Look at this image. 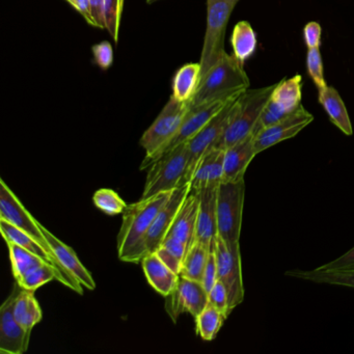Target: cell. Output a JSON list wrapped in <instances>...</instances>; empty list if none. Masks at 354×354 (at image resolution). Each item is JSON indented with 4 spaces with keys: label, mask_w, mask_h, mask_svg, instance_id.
<instances>
[{
    "label": "cell",
    "mask_w": 354,
    "mask_h": 354,
    "mask_svg": "<svg viewBox=\"0 0 354 354\" xmlns=\"http://www.w3.org/2000/svg\"><path fill=\"white\" fill-rule=\"evenodd\" d=\"M231 44L234 57L242 65L254 55L258 40L256 32L250 22L243 20L236 24L231 37Z\"/></svg>",
    "instance_id": "484cf974"
},
{
    "label": "cell",
    "mask_w": 354,
    "mask_h": 354,
    "mask_svg": "<svg viewBox=\"0 0 354 354\" xmlns=\"http://www.w3.org/2000/svg\"><path fill=\"white\" fill-rule=\"evenodd\" d=\"M190 192V183L178 186L171 192L169 201L160 209L146 237L147 254L155 252L169 234L178 211Z\"/></svg>",
    "instance_id": "5bb4252c"
},
{
    "label": "cell",
    "mask_w": 354,
    "mask_h": 354,
    "mask_svg": "<svg viewBox=\"0 0 354 354\" xmlns=\"http://www.w3.org/2000/svg\"><path fill=\"white\" fill-rule=\"evenodd\" d=\"M237 3L207 0V24L201 55V78L206 75L225 55V30Z\"/></svg>",
    "instance_id": "8992f818"
},
{
    "label": "cell",
    "mask_w": 354,
    "mask_h": 354,
    "mask_svg": "<svg viewBox=\"0 0 354 354\" xmlns=\"http://www.w3.org/2000/svg\"><path fill=\"white\" fill-rule=\"evenodd\" d=\"M302 77L301 75L291 78H283L277 84L270 99L273 102L283 107L288 113H293L301 105Z\"/></svg>",
    "instance_id": "d4e9b609"
},
{
    "label": "cell",
    "mask_w": 354,
    "mask_h": 354,
    "mask_svg": "<svg viewBox=\"0 0 354 354\" xmlns=\"http://www.w3.org/2000/svg\"><path fill=\"white\" fill-rule=\"evenodd\" d=\"M187 250V246L181 240L173 236H167L156 252L171 270L179 274Z\"/></svg>",
    "instance_id": "1f68e13d"
},
{
    "label": "cell",
    "mask_w": 354,
    "mask_h": 354,
    "mask_svg": "<svg viewBox=\"0 0 354 354\" xmlns=\"http://www.w3.org/2000/svg\"><path fill=\"white\" fill-rule=\"evenodd\" d=\"M289 115L290 113L287 111H285L283 107L279 106L277 103L273 102L270 99L265 106L262 115H261L260 122L258 124L259 130L261 128L273 125V124L277 123V122L281 121Z\"/></svg>",
    "instance_id": "8d00e7d4"
},
{
    "label": "cell",
    "mask_w": 354,
    "mask_h": 354,
    "mask_svg": "<svg viewBox=\"0 0 354 354\" xmlns=\"http://www.w3.org/2000/svg\"><path fill=\"white\" fill-rule=\"evenodd\" d=\"M243 67L234 55L225 53L221 61L201 78L190 107L229 100L248 90L250 78Z\"/></svg>",
    "instance_id": "7a4b0ae2"
},
{
    "label": "cell",
    "mask_w": 354,
    "mask_h": 354,
    "mask_svg": "<svg viewBox=\"0 0 354 354\" xmlns=\"http://www.w3.org/2000/svg\"><path fill=\"white\" fill-rule=\"evenodd\" d=\"M201 80L200 63L186 64L178 70L174 76L171 91L173 97L176 100L182 103H190Z\"/></svg>",
    "instance_id": "603a6c76"
},
{
    "label": "cell",
    "mask_w": 354,
    "mask_h": 354,
    "mask_svg": "<svg viewBox=\"0 0 354 354\" xmlns=\"http://www.w3.org/2000/svg\"><path fill=\"white\" fill-rule=\"evenodd\" d=\"M225 320L227 317L223 313L208 304L196 318V333L204 341H212Z\"/></svg>",
    "instance_id": "4dcf8cb0"
},
{
    "label": "cell",
    "mask_w": 354,
    "mask_h": 354,
    "mask_svg": "<svg viewBox=\"0 0 354 354\" xmlns=\"http://www.w3.org/2000/svg\"><path fill=\"white\" fill-rule=\"evenodd\" d=\"M257 155L258 153L254 147V132L237 144L225 149L223 153V182L243 180L248 165Z\"/></svg>",
    "instance_id": "ac0fdd59"
},
{
    "label": "cell",
    "mask_w": 354,
    "mask_h": 354,
    "mask_svg": "<svg viewBox=\"0 0 354 354\" xmlns=\"http://www.w3.org/2000/svg\"><path fill=\"white\" fill-rule=\"evenodd\" d=\"M171 192H162L128 205L117 237L119 259L126 263H140L147 254L146 237L157 213L169 201Z\"/></svg>",
    "instance_id": "6da1fadb"
},
{
    "label": "cell",
    "mask_w": 354,
    "mask_h": 354,
    "mask_svg": "<svg viewBox=\"0 0 354 354\" xmlns=\"http://www.w3.org/2000/svg\"><path fill=\"white\" fill-rule=\"evenodd\" d=\"M67 3H69L90 26L97 28L94 16H93L90 0H67Z\"/></svg>",
    "instance_id": "b9f144b4"
},
{
    "label": "cell",
    "mask_w": 354,
    "mask_h": 354,
    "mask_svg": "<svg viewBox=\"0 0 354 354\" xmlns=\"http://www.w3.org/2000/svg\"><path fill=\"white\" fill-rule=\"evenodd\" d=\"M165 298V310L174 322H177L182 313H188L196 318L208 304V292L203 283L182 277L174 291Z\"/></svg>",
    "instance_id": "7c38bea8"
},
{
    "label": "cell",
    "mask_w": 354,
    "mask_h": 354,
    "mask_svg": "<svg viewBox=\"0 0 354 354\" xmlns=\"http://www.w3.org/2000/svg\"><path fill=\"white\" fill-rule=\"evenodd\" d=\"M188 165L189 150L187 142L159 157L149 167L142 200L162 192H171L178 186L187 183Z\"/></svg>",
    "instance_id": "5b68a950"
},
{
    "label": "cell",
    "mask_w": 354,
    "mask_h": 354,
    "mask_svg": "<svg viewBox=\"0 0 354 354\" xmlns=\"http://www.w3.org/2000/svg\"><path fill=\"white\" fill-rule=\"evenodd\" d=\"M208 304L223 313L227 318L231 314L229 294L221 281H217L212 289L208 292Z\"/></svg>",
    "instance_id": "d590c367"
},
{
    "label": "cell",
    "mask_w": 354,
    "mask_h": 354,
    "mask_svg": "<svg viewBox=\"0 0 354 354\" xmlns=\"http://www.w3.org/2000/svg\"><path fill=\"white\" fill-rule=\"evenodd\" d=\"M314 121V115L304 105L273 125L261 128L254 132V147L258 154L263 151L297 136L306 126Z\"/></svg>",
    "instance_id": "4fadbf2b"
},
{
    "label": "cell",
    "mask_w": 354,
    "mask_h": 354,
    "mask_svg": "<svg viewBox=\"0 0 354 354\" xmlns=\"http://www.w3.org/2000/svg\"><path fill=\"white\" fill-rule=\"evenodd\" d=\"M231 99H229V100L214 101V102L206 103V104H202L200 106L190 107L187 115L184 118L183 123H182L181 128H180L177 136H175V138L171 140V144L165 149V151L161 153L159 157L173 150L176 147L189 142L194 136H196L227 105V103Z\"/></svg>",
    "instance_id": "2e32d148"
},
{
    "label": "cell",
    "mask_w": 354,
    "mask_h": 354,
    "mask_svg": "<svg viewBox=\"0 0 354 354\" xmlns=\"http://www.w3.org/2000/svg\"><path fill=\"white\" fill-rule=\"evenodd\" d=\"M189 109L190 103L179 102L173 97L169 98V102L163 107L158 117L140 138V146L146 152V156L140 165V169H149L171 144L179 132Z\"/></svg>",
    "instance_id": "277c9868"
},
{
    "label": "cell",
    "mask_w": 354,
    "mask_h": 354,
    "mask_svg": "<svg viewBox=\"0 0 354 354\" xmlns=\"http://www.w3.org/2000/svg\"><path fill=\"white\" fill-rule=\"evenodd\" d=\"M125 0H103L105 30L115 43L119 42L120 26Z\"/></svg>",
    "instance_id": "836d02e7"
},
{
    "label": "cell",
    "mask_w": 354,
    "mask_h": 354,
    "mask_svg": "<svg viewBox=\"0 0 354 354\" xmlns=\"http://www.w3.org/2000/svg\"><path fill=\"white\" fill-rule=\"evenodd\" d=\"M61 281L63 285L67 286L71 289L68 279L51 264H44L42 266L37 267L32 269L30 272L26 273L22 277L19 281H16L18 285L24 290H30V291H36L42 286L46 285L49 281Z\"/></svg>",
    "instance_id": "f546056e"
},
{
    "label": "cell",
    "mask_w": 354,
    "mask_h": 354,
    "mask_svg": "<svg viewBox=\"0 0 354 354\" xmlns=\"http://www.w3.org/2000/svg\"><path fill=\"white\" fill-rule=\"evenodd\" d=\"M225 1H230V3H238L240 0H225Z\"/></svg>",
    "instance_id": "f6af8a7d"
},
{
    "label": "cell",
    "mask_w": 354,
    "mask_h": 354,
    "mask_svg": "<svg viewBox=\"0 0 354 354\" xmlns=\"http://www.w3.org/2000/svg\"><path fill=\"white\" fill-rule=\"evenodd\" d=\"M92 51L98 67L102 70H109L111 67L113 63V49L111 43L106 41L98 43L92 47Z\"/></svg>",
    "instance_id": "74e56055"
},
{
    "label": "cell",
    "mask_w": 354,
    "mask_h": 354,
    "mask_svg": "<svg viewBox=\"0 0 354 354\" xmlns=\"http://www.w3.org/2000/svg\"><path fill=\"white\" fill-rule=\"evenodd\" d=\"M275 86L277 84L254 90L248 88L239 97L231 122L215 148L225 150L254 133Z\"/></svg>",
    "instance_id": "3957f363"
},
{
    "label": "cell",
    "mask_w": 354,
    "mask_h": 354,
    "mask_svg": "<svg viewBox=\"0 0 354 354\" xmlns=\"http://www.w3.org/2000/svg\"><path fill=\"white\" fill-rule=\"evenodd\" d=\"M288 277H295L304 281H313L325 285L339 286V287L353 288L354 271H325L319 269L313 270H289L286 272Z\"/></svg>",
    "instance_id": "4316f807"
},
{
    "label": "cell",
    "mask_w": 354,
    "mask_h": 354,
    "mask_svg": "<svg viewBox=\"0 0 354 354\" xmlns=\"http://www.w3.org/2000/svg\"><path fill=\"white\" fill-rule=\"evenodd\" d=\"M90 3L97 28L104 30L105 22L104 14H103V0H90Z\"/></svg>",
    "instance_id": "7bdbcfd3"
},
{
    "label": "cell",
    "mask_w": 354,
    "mask_h": 354,
    "mask_svg": "<svg viewBox=\"0 0 354 354\" xmlns=\"http://www.w3.org/2000/svg\"><path fill=\"white\" fill-rule=\"evenodd\" d=\"M7 244L8 248H9L10 259H11L12 271H13V275L16 281H19L26 273L30 272L37 267L42 266L44 264H51L48 261L28 252L26 248H21L17 244Z\"/></svg>",
    "instance_id": "f1b7e54d"
},
{
    "label": "cell",
    "mask_w": 354,
    "mask_h": 354,
    "mask_svg": "<svg viewBox=\"0 0 354 354\" xmlns=\"http://www.w3.org/2000/svg\"><path fill=\"white\" fill-rule=\"evenodd\" d=\"M157 1H160V0H147V3L152 5V3H157Z\"/></svg>",
    "instance_id": "ee69618b"
},
{
    "label": "cell",
    "mask_w": 354,
    "mask_h": 354,
    "mask_svg": "<svg viewBox=\"0 0 354 354\" xmlns=\"http://www.w3.org/2000/svg\"><path fill=\"white\" fill-rule=\"evenodd\" d=\"M142 269L147 281L155 291L161 295L169 296L177 286L180 275L171 270L157 252H149L142 260Z\"/></svg>",
    "instance_id": "44dd1931"
},
{
    "label": "cell",
    "mask_w": 354,
    "mask_h": 354,
    "mask_svg": "<svg viewBox=\"0 0 354 354\" xmlns=\"http://www.w3.org/2000/svg\"><path fill=\"white\" fill-rule=\"evenodd\" d=\"M223 153L213 148L198 161L190 180V192H200L210 185H219L223 179Z\"/></svg>",
    "instance_id": "d6986e66"
},
{
    "label": "cell",
    "mask_w": 354,
    "mask_h": 354,
    "mask_svg": "<svg viewBox=\"0 0 354 354\" xmlns=\"http://www.w3.org/2000/svg\"><path fill=\"white\" fill-rule=\"evenodd\" d=\"M319 91L318 101L325 113L328 115L331 123L341 130L345 136H352L353 128L348 115L347 109L339 92L333 86H325Z\"/></svg>",
    "instance_id": "7402d4cb"
},
{
    "label": "cell",
    "mask_w": 354,
    "mask_h": 354,
    "mask_svg": "<svg viewBox=\"0 0 354 354\" xmlns=\"http://www.w3.org/2000/svg\"><path fill=\"white\" fill-rule=\"evenodd\" d=\"M208 248L194 241L187 250L179 275L185 279L202 283L203 274L209 256Z\"/></svg>",
    "instance_id": "83f0119b"
},
{
    "label": "cell",
    "mask_w": 354,
    "mask_h": 354,
    "mask_svg": "<svg viewBox=\"0 0 354 354\" xmlns=\"http://www.w3.org/2000/svg\"><path fill=\"white\" fill-rule=\"evenodd\" d=\"M218 281V272H217L216 256L214 252H209L208 260L205 267L203 274L202 283L207 292L212 289L213 286Z\"/></svg>",
    "instance_id": "ab89813d"
},
{
    "label": "cell",
    "mask_w": 354,
    "mask_h": 354,
    "mask_svg": "<svg viewBox=\"0 0 354 354\" xmlns=\"http://www.w3.org/2000/svg\"><path fill=\"white\" fill-rule=\"evenodd\" d=\"M14 316L18 323L30 333L41 322L43 319L42 308L34 291L21 288L14 302Z\"/></svg>",
    "instance_id": "cb8c5ba5"
},
{
    "label": "cell",
    "mask_w": 354,
    "mask_h": 354,
    "mask_svg": "<svg viewBox=\"0 0 354 354\" xmlns=\"http://www.w3.org/2000/svg\"><path fill=\"white\" fill-rule=\"evenodd\" d=\"M218 186L210 185L198 192L200 206L194 241L203 244L210 252H214L218 238L216 213Z\"/></svg>",
    "instance_id": "9a60e30c"
},
{
    "label": "cell",
    "mask_w": 354,
    "mask_h": 354,
    "mask_svg": "<svg viewBox=\"0 0 354 354\" xmlns=\"http://www.w3.org/2000/svg\"><path fill=\"white\" fill-rule=\"evenodd\" d=\"M93 201H94L95 206L99 210L102 211L105 214L111 215V216L123 214L128 206L125 201L122 200L121 196L117 192L109 189V188H102V189L95 192Z\"/></svg>",
    "instance_id": "d6a6232c"
},
{
    "label": "cell",
    "mask_w": 354,
    "mask_h": 354,
    "mask_svg": "<svg viewBox=\"0 0 354 354\" xmlns=\"http://www.w3.org/2000/svg\"><path fill=\"white\" fill-rule=\"evenodd\" d=\"M66 1H67V0H66Z\"/></svg>",
    "instance_id": "bcb514c9"
},
{
    "label": "cell",
    "mask_w": 354,
    "mask_h": 354,
    "mask_svg": "<svg viewBox=\"0 0 354 354\" xmlns=\"http://www.w3.org/2000/svg\"><path fill=\"white\" fill-rule=\"evenodd\" d=\"M306 69H308L310 80H313L318 90L324 88L327 86L324 80L320 48L308 49V55H306Z\"/></svg>",
    "instance_id": "e575fe53"
},
{
    "label": "cell",
    "mask_w": 354,
    "mask_h": 354,
    "mask_svg": "<svg viewBox=\"0 0 354 354\" xmlns=\"http://www.w3.org/2000/svg\"><path fill=\"white\" fill-rule=\"evenodd\" d=\"M319 270L354 271V246L335 260L318 267Z\"/></svg>",
    "instance_id": "f35d334b"
},
{
    "label": "cell",
    "mask_w": 354,
    "mask_h": 354,
    "mask_svg": "<svg viewBox=\"0 0 354 354\" xmlns=\"http://www.w3.org/2000/svg\"><path fill=\"white\" fill-rule=\"evenodd\" d=\"M200 194L198 192H189L181 208L176 215L167 236L178 238L186 244L188 250L194 242L196 237V221H198Z\"/></svg>",
    "instance_id": "ffe728a7"
},
{
    "label": "cell",
    "mask_w": 354,
    "mask_h": 354,
    "mask_svg": "<svg viewBox=\"0 0 354 354\" xmlns=\"http://www.w3.org/2000/svg\"><path fill=\"white\" fill-rule=\"evenodd\" d=\"M41 229L46 238L47 242L50 245L53 254L57 257V261L64 269L78 281L80 285L88 290L96 289V283L93 279L92 274L88 269L84 266L76 252L67 244L55 237L51 232H49L42 223H40Z\"/></svg>",
    "instance_id": "e0dca14e"
},
{
    "label": "cell",
    "mask_w": 354,
    "mask_h": 354,
    "mask_svg": "<svg viewBox=\"0 0 354 354\" xmlns=\"http://www.w3.org/2000/svg\"><path fill=\"white\" fill-rule=\"evenodd\" d=\"M241 95L232 98L227 105L196 136L187 142L188 150H189V165H188L187 177H186L187 183H189L192 180L198 161L208 151L215 148L217 142L225 133V129L235 113L238 99Z\"/></svg>",
    "instance_id": "9c48e42d"
},
{
    "label": "cell",
    "mask_w": 354,
    "mask_h": 354,
    "mask_svg": "<svg viewBox=\"0 0 354 354\" xmlns=\"http://www.w3.org/2000/svg\"><path fill=\"white\" fill-rule=\"evenodd\" d=\"M21 287L16 281L11 294L0 308V352L24 354L30 345V331L24 329L14 316V302Z\"/></svg>",
    "instance_id": "8fae6325"
},
{
    "label": "cell",
    "mask_w": 354,
    "mask_h": 354,
    "mask_svg": "<svg viewBox=\"0 0 354 354\" xmlns=\"http://www.w3.org/2000/svg\"><path fill=\"white\" fill-rule=\"evenodd\" d=\"M245 201V180L221 182L217 190V231L227 244L239 243Z\"/></svg>",
    "instance_id": "52a82bcc"
},
{
    "label": "cell",
    "mask_w": 354,
    "mask_h": 354,
    "mask_svg": "<svg viewBox=\"0 0 354 354\" xmlns=\"http://www.w3.org/2000/svg\"><path fill=\"white\" fill-rule=\"evenodd\" d=\"M322 28L318 22H308L304 28V38L308 49L320 48Z\"/></svg>",
    "instance_id": "60d3db41"
},
{
    "label": "cell",
    "mask_w": 354,
    "mask_h": 354,
    "mask_svg": "<svg viewBox=\"0 0 354 354\" xmlns=\"http://www.w3.org/2000/svg\"><path fill=\"white\" fill-rule=\"evenodd\" d=\"M215 256H216L218 281H221L227 289L229 294L230 308L233 310L243 302L244 296H245L243 277H242L240 242L227 244L221 238H217Z\"/></svg>",
    "instance_id": "ba28073f"
},
{
    "label": "cell",
    "mask_w": 354,
    "mask_h": 354,
    "mask_svg": "<svg viewBox=\"0 0 354 354\" xmlns=\"http://www.w3.org/2000/svg\"><path fill=\"white\" fill-rule=\"evenodd\" d=\"M0 219H3L26 232L57 261L43 234L40 223L26 210L24 205L20 202L19 198L12 192L3 179H0Z\"/></svg>",
    "instance_id": "30bf717a"
}]
</instances>
